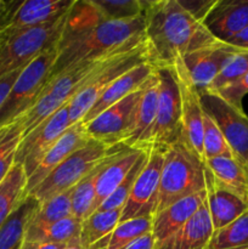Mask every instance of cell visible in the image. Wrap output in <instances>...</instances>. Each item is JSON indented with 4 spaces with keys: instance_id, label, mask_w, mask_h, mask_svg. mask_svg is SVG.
Masks as SVG:
<instances>
[{
    "instance_id": "1",
    "label": "cell",
    "mask_w": 248,
    "mask_h": 249,
    "mask_svg": "<svg viewBox=\"0 0 248 249\" xmlns=\"http://www.w3.org/2000/svg\"><path fill=\"white\" fill-rule=\"evenodd\" d=\"M146 41L145 16L113 21L102 16L90 0L75 1L57 44L50 78L88 61L102 60Z\"/></svg>"
},
{
    "instance_id": "2",
    "label": "cell",
    "mask_w": 248,
    "mask_h": 249,
    "mask_svg": "<svg viewBox=\"0 0 248 249\" xmlns=\"http://www.w3.org/2000/svg\"><path fill=\"white\" fill-rule=\"evenodd\" d=\"M145 36L156 67L219 43L179 0H145Z\"/></svg>"
},
{
    "instance_id": "3",
    "label": "cell",
    "mask_w": 248,
    "mask_h": 249,
    "mask_svg": "<svg viewBox=\"0 0 248 249\" xmlns=\"http://www.w3.org/2000/svg\"><path fill=\"white\" fill-rule=\"evenodd\" d=\"M203 162L180 139L163 151L159 196L156 214L170 204L206 189ZM155 214V215H156Z\"/></svg>"
},
{
    "instance_id": "4",
    "label": "cell",
    "mask_w": 248,
    "mask_h": 249,
    "mask_svg": "<svg viewBox=\"0 0 248 249\" xmlns=\"http://www.w3.org/2000/svg\"><path fill=\"white\" fill-rule=\"evenodd\" d=\"M109 57L82 62L79 65L68 68L60 75L49 80L32 108H29L26 113L22 114L18 119L12 123L21 130L22 138L31 133L41 122L49 118L61 107L70 104L71 100L83 89V87L89 82L90 78Z\"/></svg>"
},
{
    "instance_id": "5",
    "label": "cell",
    "mask_w": 248,
    "mask_h": 249,
    "mask_svg": "<svg viewBox=\"0 0 248 249\" xmlns=\"http://www.w3.org/2000/svg\"><path fill=\"white\" fill-rule=\"evenodd\" d=\"M121 147H123V145L108 147L99 141L90 140L87 145L68 156L43 182L29 192L28 196L34 197L39 203H43L56 195L73 189L102 160Z\"/></svg>"
},
{
    "instance_id": "6",
    "label": "cell",
    "mask_w": 248,
    "mask_h": 249,
    "mask_svg": "<svg viewBox=\"0 0 248 249\" xmlns=\"http://www.w3.org/2000/svg\"><path fill=\"white\" fill-rule=\"evenodd\" d=\"M152 62L150 48L147 40L140 45L129 50L116 53L96 71L89 82L83 87V89L71 100L70 102V118L71 125L82 122L97 97L122 74L133 70L136 66L143 62Z\"/></svg>"
},
{
    "instance_id": "7",
    "label": "cell",
    "mask_w": 248,
    "mask_h": 249,
    "mask_svg": "<svg viewBox=\"0 0 248 249\" xmlns=\"http://www.w3.org/2000/svg\"><path fill=\"white\" fill-rule=\"evenodd\" d=\"M56 60L57 46L39 55L21 71L11 91L0 107V129L11 125L32 108L48 84Z\"/></svg>"
},
{
    "instance_id": "8",
    "label": "cell",
    "mask_w": 248,
    "mask_h": 249,
    "mask_svg": "<svg viewBox=\"0 0 248 249\" xmlns=\"http://www.w3.org/2000/svg\"><path fill=\"white\" fill-rule=\"evenodd\" d=\"M67 14L53 22L21 32L0 45V79L22 70L49 49L56 48L67 22Z\"/></svg>"
},
{
    "instance_id": "9",
    "label": "cell",
    "mask_w": 248,
    "mask_h": 249,
    "mask_svg": "<svg viewBox=\"0 0 248 249\" xmlns=\"http://www.w3.org/2000/svg\"><path fill=\"white\" fill-rule=\"evenodd\" d=\"M77 0L0 1V45L21 32L65 16Z\"/></svg>"
},
{
    "instance_id": "10",
    "label": "cell",
    "mask_w": 248,
    "mask_h": 249,
    "mask_svg": "<svg viewBox=\"0 0 248 249\" xmlns=\"http://www.w3.org/2000/svg\"><path fill=\"white\" fill-rule=\"evenodd\" d=\"M158 91L157 116L150 139V147L164 151L182 138L181 107L177 80L170 67H157Z\"/></svg>"
},
{
    "instance_id": "11",
    "label": "cell",
    "mask_w": 248,
    "mask_h": 249,
    "mask_svg": "<svg viewBox=\"0 0 248 249\" xmlns=\"http://www.w3.org/2000/svg\"><path fill=\"white\" fill-rule=\"evenodd\" d=\"M173 75L177 80L180 95L182 122V140L189 145L192 152L203 162V107L201 102V94L185 66L184 58L180 57L173 62Z\"/></svg>"
},
{
    "instance_id": "12",
    "label": "cell",
    "mask_w": 248,
    "mask_h": 249,
    "mask_svg": "<svg viewBox=\"0 0 248 249\" xmlns=\"http://www.w3.org/2000/svg\"><path fill=\"white\" fill-rule=\"evenodd\" d=\"M203 111L215 122L230 147L232 157L248 168V117L245 112L214 92H201Z\"/></svg>"
},
{
    "instance_id": "13",
    "label": "cell",
    "mask_w": 248,
    "mask_h": 249,
    "mask_svg": "<svg viewBox=\"0 0 248 249\" xmlns=\"http://www.w3.org/2000/svg\"><path fill=\"white\" fill-rule=\"evenodd\" d=\"M70 126V104H67L21 138L15 163L23 165L27 178L35 172L49 150Z\"/></svg>"
},
{
    "instance_id": "14",
    "label": "cell",
    "mask_w": 248,
    "mask_h": 249,
    "mask_svg": "<svg viewBox=\"0 0 248 249\" xmlns=\"http://www.w3.org/2000/svg\"><path fill=\"white\" fill-rule=\"evenodd\" d=\"M162 167L163 151L148 148L146 162L136 177L128 201L122 209L119 223L141 216H155L159 196Z\"/></svg>"
},
{
    "instance_id": "15",
    "label": "cell",
    "mask_w": 248,
    "mask_h": 249,
    "mask_svg": "<svg viewBox=\"0 0 248 249\" xmlns=\"http://www.w3.org/2000/svg\"><path fill=\"white\" fill-rule=\"evenodd\" d=\"M142 90L143 87H141L113 106L105 109L94 119L83 123L89 138L108 147L123 145L133 128L136 107L142 95Z\"/></svg>"
},
{
    "instance_id": "16",
    "label": "cell",
    "mask_w": 248,
    "mask_h": 249,
    "mask_svg": "<svg viewBox=\"0 0 248 249\" xmlns=\"http://www.w3.org/2000/svg\"><path fill=\"white\" fill-rule=\"evenodd\" d=\"M243 51L245 50L229 45L224 41H219L215 45L197 50L182 58L192 82L201 94L208 90L213 80L218 77L229 61Z\"/></svg>"
},
{
    "instance_id": "17",
    "label": "cell",
    "mask_w": 248,
    "mask_h": 249,
    "mask_svg": "<svg viewBox=\"0 0 248 249\" xmlns=\"http://www.w3.org/2000/svg\"><path fill=\"white\" fill-rule=\"evenodd\" d=\"M203 24L219 41H228L248 27V0H215Z\"/></svg>"
},
{
    "instance_id": "18",
    "label": "cell",
    "mask_w": 248,
    "mask_h": 249,
    "mask_svg": "<svg viewBox=\"0 0 248 249\" xmlns=\"http://www.w3.org/2000/svg\"><path fill=\"white\" fill-rule=\"evenodd\" d=\"M158 91H159V82L156 71L155 74L143 85L142 95L136 107L133 128L123 142V146L140 148V150L150 148V139L157 116Z\"/></svg>"
},
{
    "instance_id": "19",
    "label": "cell",
    "mask_w": 248,
    "mask_h": 249,
    "mask_svg": "<svg viewBox=\"0 0 248 249\" xmlns=\"http://www.w3.org/2000/svg\"><path fill=\"white\" fill-rule=\"evenodd\" d=\"M90 140L91 139L88 135L83 122H78V123L71 125L61 135V138L56 141L55 145L49 150V152L46 153V156L41 160V163L36 168L35 172L28 178L26 189L27 195L32 190L35 189L40 182H43L49 177V174L53 169H56L68 156L72 155L78 148L87 145Z\"/></svg>"
},
{
    "instance_id": "20",
    "label": "cell",
    "mask_w": 248,
    "mask_h": 249,
    "mask_svg": "<svg viewBox=\"0 0 248 249\" xmlns=\"http://www.w3.org/2000/svg\"><path fill=\"white\" fill-rule=\"evenodd\" d=\"M157 71V67L152 62H143L141 65L136 66L133 70L128 71L126 73L122 74L121 77L117 78L99 97L91 108L88 111L85 117L83 118V123H88L95 117L99 116L100 113L107 109L108 107L113 106L114 104L119 102L130 95L131 92L136 91L141 87L145 85V83L152 77Z\"/></svg>"
},
{
    "instance_id": "21",
    "label": "cell",
    "mask_w": 248,
    "mask_h": 249,
    "mask_svg": "<svg viewBox=\"0 0 248 249\" xmlns=\"http://www.w3.org/2000/svg\"><path fill=\"white\" fill-rule=\"evenodd\" d=\"M204 178L207 191L206 201L214 231L225 228L248 212L247 202L216 184L213 174L207 167L204 169Z\"/></svg>"
},
{
    "instance_id": "22",
    "label": "cell",
    "mask_w": 248,
    "mask_h": 249,
    "mask_svg": "<svg viewBox=\"0 0 248 249\" xmlns=\"http://www.w3.org/2000/svg\"><path fill=\"white\" fill-rule=\"evenodd\" d=\"M206 198L207 191L204 189L201 192L179 199L153 216L152 232L158 247L177 232L192 218Z\"/></svg>"
},
{
    "instance_id": "23",
    "label": "cell",
    "mask_w": 248,
    "mask_h": 249,
    "mask_svg": "<svg viewBox=\"0 0 248 249\" xmlns=\"http://www.w3.org/2000/svg\"><path fill=\"white\" fill-rule=\"evenodd\" d=\"M143 151L145 150L123 146L107 158L97 175L95 212L101 206L102 202L121 185Z\"/></svg>"
},
{
    "instance_id": "24",
    "label": "cell",
    "mask_w": 248,
    "mask_h": 249,
    "mask_svg": "<svg viewBox=\"0 0 248 249\" xmlns=\"http://www.w3.org/2000/svg\"><path fill=\"white\" fill-rule=\"evenodd\" d=\"M213 233L211 214L204 201L192 218L158 249H208Z\"/></svg>"
},
{
    "instance_id": "25",
    "label": "cell",
    "mask_w": 248,
    "mask_h": 249,
    "mask_svg": "<svg viewBox=\"0 0 248 249\" xmlns=\"http://www.w3.org/2000/svg\"><path fill=\"white\" fill-rule=\"evenodd\" d=\"M204 165L211 170L216 184L232 192L248 203V178L246 170L233 157H215L206 160Z\"/></svg>"
},
{
    "instance_id": "26",
    "label": "cell",
    "mask_w": 248,
    "mask_h": 249,
    "mask_svg": "<svg viewBox=\"0 0 248 249\" xmlns=\"http://www.w3.org/2000/svg\"><path fill=\"white\" fill-rule=\"evenodd\" d=\"M39 203L34 197L27 196L21 206L0 226V249H21L27 228L38 211Z\"/></svg>"
},
{
    "instance_id": "27",
    "label": "cell",
    "mask_w": 248,
    "mask_h": 249,
    "mask_svg": "<svg viewBox=\"0 0 248 249\" xmlns=\"http://www.w3.org/2000/svg\"><path fill=\"white\" fill-rule=\"evenodd\" d=\"M27 181L28 178L23 165L15 163L9 174L0 182V226L28 196Z\"/></svg>"
},
{
    "instance_id": "28",
    "label": "cell",
    "mask_w": 248,
    "mask_h": 249,
    "mask_svg": "<svg viewBox=\"0 0 248 249\" xmlns=\"http://www.w3.org/2000/svg\"><path fill=\"white\" fill-rule=\"evenodd\" d=\"M80 225L82 223L73 215L50 225H38V224L29 223L24 241L67 245L72 240L79 237Z\"/></svg>"
},
{
    "instance_id": "29",
    "label": "cell",
    "mask_w": 248,
    "mask_h": 249,
    "mask_svg": "<svg viewBox=\"0 0 248 249\" xmlns=\"http://www.w3.org/2000/svg\"><path fill=\"white\" fill-rule=\"evenodd\" d=\"M122 209L114 211H96L88 216L80 225V241L85 246H92L111 236L119 224Z\"/></svg>"
},
{
    "instance_id": "30",
    "label": "cell",
    "mask_w": 248,
    "mask_h": 249,
    "mask_svg": "<svg viewBox=\"0 0 248 249\" xmlns=\"http://www.w3.org/2000/svg\"><path fill=\"white\" fill-rule=\"evenodd\" d=\"M119 150V148H118ZM114 153V152H113ZM111 156V155H109ZM108 156V157H109ZM107 157V158H108ZM102 160L90 174L80 180L72 191V215L82 223L95 212V198H96V180L100 170L104 167Z\"/></svg>"
},
{
    "instance_id": "31",
    "label": "cell",
    "mask_w": 248,
    "mask_h": 249,
    "mask_svg": "<svg viewBox=\"0 0 248 249\" xmlns=\"http://www.w3.org/2000/svg\"><path fill=\"white\" fill-rule=\"evenodd\" d=\"M208 249H248V212L214 231Z\"/></svg>"
},
{
    "instance_id": "32",
    "label": "cell",
    "mask_w": 248,
    "mask_h": 249,
    "mask_svg": "<svg viewBox=\"0 0 248 249\" xmlns=\"http://www.w3.org/2000/svg\"><path fill=\"white\" fill-rule=\"evenodd\" d=\"M72 191L73 189H71L40 203L31 223L50 225L72 216Z\"/></svg>"
},
{
    "instance_id": "33",
    "label": "cell",
    "mask_w": 248,
    "mask_h": 249,
    "mask_svg": "<svg viewBox=\"0 0 248 249\" xmlns=\"http://www.w3.org/2000/svg\"><path fill=\"white\" fill-rule=\"evenodd\" d=\"M153 216H141L121 221L109 236L107 249H122L136 238L152 232Z\"/></svg>"
},
{
    "instance_id": "34",
    "label": "cell",
    "mask_w": 248,
    "mask_h": 249,
    "mask_svg": "<svg viewBox=\"0 0 248 249\" xmlns=\"http://www.w3.org/2000/svg\"><path fill=\"white\" fill-rule=\"evenodd\" d=\"M90 1L102 16L113 21L135 18L145 12V0H90Z\"/></svg>"
},
{
    "instance_id": "35",
    "label": "cell",
    "mask_w": 248,
    "mask_h": 249,
    "mask_svg": "<svg viewBox=\"0 0 248 249\" xmlns=\"http://www.w3.org/2000/svg\"><path fill=\"white\" fill-rule=\"evenodd\" d=\"M147 150H145L141 153L139 160H136V163L134 164V167L131 168L130 172L128 173V175L124 178V180L121 182V185H119V186L117 187V189L114 190L104 202H102V204L97 208V211L105 212L114 211V209H123L124 204L128 201L129 195H130L131 189H133L136 177H138L140 170L142 169L143 164H145L146 158H147Z\"/></svg>"
},
{
    "instance_id": "36",
    "label": "cell",
    "mask_w": 248,
    "mask_h": 249,
    "mask_svg": "<svg viewBox=\"0 0 248 249\" xmlns=\"http://www.w3.org/2000/svg\"><path fill=\"white\" fill-rule=\"evenodd\" d=\"M21 138V130L15 124L0 129V182L14 167Z\"/></svg>"
},
{
    "instance_id": "37",
    "label": "cell",
    "mask_w": 248,
    "mask_h": 249,
    "mask_svg": "<svg viewBox=\"0 0 248 249\" xmlns=\"http://www.w3.org/2000/svg\"><path fill=\"white\" fill-rule=\"evenodd\" d=\"M204 162L209 158L232 157L230 147L215 122L204 112L203 114Z\"/></svg>"
},
{
    "instance_id": "38",
    "label": "cell",
    "mask_w": 248,
    "mask_h": 249,
    "mask_svg": "<svg viewBox=\"0 0 248 249\" xmlns=\"http://www.w3.org/2000/svg\"><path fill=\"white\" fill-rule=\"evenodd\" d=\"M248 72V51L233 56L223 68L218 77L213 80L208 90L204 92H218L223 88L232 84Z\"/></svg>"
},
{
    "instance_id": "39",
    "label": "cell",
    "mask_w": 248,
    "mask_h": 249,
    "mask_svg": "<svg viewBox=\"0 0 248 249\" xmlns=\"http://www.w3.org/2000/svg\"><path fill=\"white\" fill-rule=\"evenodd\" d=\"M214 94H218L226 102L232 105L236 108L243 111L242 99L245 97V95L248 94V72L245 75H242L240 79L236 80L235 83L223 88V89L219 90L218 92H214Z\"/></svg>"
},
{
    "instance_id": "40",
    "label": "cell",
    "mask_w": 248,
    "mask_h": 249,
    "mask_svg": "<svg viewBox=\"0 0 248 249\" xmlns=\"http://www.w3.org/2000/svg\"><path fill=\"white\" fill-rule=\"evenodd\" d=\"M122 249H158V246L153 232H148L128 243Z\"/></svg>"
},
{
    "instance_id": "41",
    "label": "cell",
    "mask_w": 248,
    "mask_h": 249,
    "mask_svg": "<svg viewBox=\"0 0 248 249\" xmlns=\"http://www.w3.org/2000/svg\"><path fill=\"white\" fill-rule=\"evenodd\" d=\"M22 70H23V68H22ZM22 70H18L16 71V72L10 73V74L5 75L4 78L0 79V107L2 106V104H4L5 100H6L7 95H9L10 91H11L12 87H14L15 82H16V79L18 78L19 73H21Z\"/></svg>"
},
{
    "instance_id": "42",
    "label": "cell",
    "mask_w": 248,
    "mask_h": 249,
    "mask_svg": "<svg viewBox=\"0 0 248 249\" xmlns=\"http://www.w3.org/2000/svg\"><path fill=\"white\" fill-rule=\"evenodd\" d=\"M225 43L237 49H241V50L248 51V27L241 31L238 34H236L235 36L229 39Z\"/></svg>"
},
{
    "instance_id": "43",
    "label": "cell",
    "mask_w": 248,
    "mask_h": 249,
    "mask_svg": "<svg viewBox=\"0 0 248 249\" xmlns=\"http://www.w3.org/2000/svg\"><path fill=\"white\" fill-rule=\"evenodd\" d=\"M66 245H57V243H45V242H33V241H24L21 249H63Z\"/></svg>"
},
{
    "instance_id": "44",
    "label": "cell",
    "mask_w": 248,
    "mask_h": 249,
    "mask_svg": "<svg viewBox=\"0 0 248 249\" xmlns=\"http://www.w3.org/2000/svg\"><path fill=\"white\" fill-rule=\"evenodd\" d=\"M63 249H104V248H102L99 243H95V245L92 246H85L84 243L80 241V237H77L74 238V240L71 241V242H68Z\"/></svg>"
},
{
    "instance_id": "45",
    "label": "cell",
    "mask_w": 248,
    "mask_h": 249,
    "mask_svg": "<svg viewBox=\"0 0 248 249\" xmlns=\"http://www.w3.org/2000/svg\"><path fill=\"white\" fill-rule=\"evenodd\" d=\"M246 174H247V178H248V168H246Z\"/></svg>"
}]
</instances>
